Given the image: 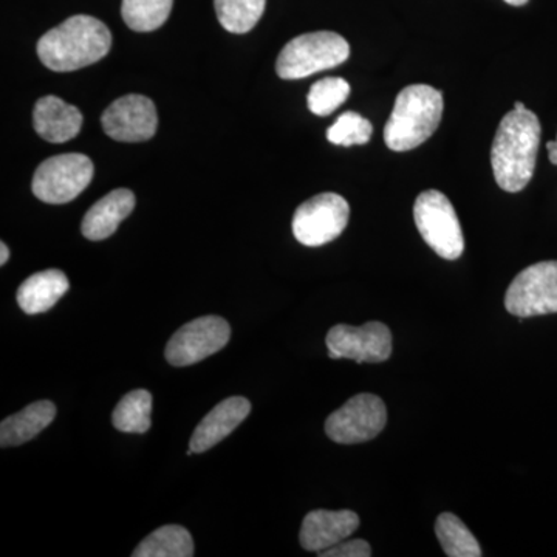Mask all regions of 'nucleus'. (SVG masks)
I'll use <instances>...</instances> for the list:
<instances>
[{
	"label": "nucleus",
	"mask_w": 557,
	"mask_h": 557,
	"mask_svg": "<svg viewBox=\"0 0 557 557\" xmlns=\"http://www.w3.org/2000/svg\"><path fill=\"white\" fill-rule=\"evenodd\" d=\"M542 127L536 113L520 101L498 124L491 148V164L497 185L507 193L525 189L536 170Z\"/></svg>",
	"instance_id": "f257e3e1"
},
{
	"label": "nucleus",
	"mask_w": 557,
	"mask_h": 557,
	"mask_svg": "<svg viewBox=\"0 0 557 557\" xmlns=\"http://www.w3.org/2000/svg\"><path fill=\"white\" fill-rule=\"evenodd\" d=\"M112 33L97 17L76 14L47 32L38 42V57L53 72H75L108 57Z\"/></svg>",
	"instance_id": "f03ea898"
},
{
	"label": "nucleus",
	"mask_w": 557,
	"mask_h": 557,
	"mask_svg": "<svg viewBox=\"0 0 557 557\" xmlns=\"http://www.w3.org/2000/svg\"><path fill=\"white\" fill-rule=\"evenodd\" d=\"M442 91L424 84L405 87L399 91L392 110L384 141L394 152H406L423 145L438 129L443 116Z\"/></svg>",
	"instance_id": "7ed1b4c3"
},
{
	"label": "nucleus",
	"mask_w": 557,
	"mask_h": 557,
	"mask_svg": "<svg viewBox=\"0 0 557 557\" xmlns=\"http://www.w3.org/2000/svg\"><path fill=\"white\" fill-rule=\"evenodd\" d=\"M350 57V46L333 32H314L289 40L278 53L276 72L282 79H302L335 69Z\"/></svg>",
	"instance_id": "20e7f679"
},
{
	"label": "nucleus",
	"mask_w": 557,
	"mask_h": 557,
	"mask_svg": "<svg viewBox=\"0 0 557 557\" xmlns=\"http://www.w3.org/2000/svg\"><path fill=\"white\" fill-rule=\"evenodd\" d=\"M413 220L421 237L440 258L456 260L463 255V231L445 194L435 189L421 193L413 205Z\"/></svg>",
	"instance_id": "39448f33"
},
{
	"label": "nucleus",
	"mask_w": 557,
	"mask_h": 557,
	"mask_svg": "<svg viewBox=\"0 0 557 557\" xmlns=\"http://www.w3.org/2000/svg\"><path fill=\"white\" fill-rule=\"evenodd\" d=\"M94 172V163L83 153L51 157L39 164L33 177L32 189L46 203H69L90 185Z\"/></svg>",
	"instance_id": "423d86ee"
},
{
	"label": "nucleus",
	"mask_w": 557,
	"mask_h": 557,
	"mask_svg": "<svg viewBox=\"0 0 557 557\" xmlns=\"http://www.w3.org/2000/svg\"><path fill=\"white\" fill-rule=\"evenodd\" d=\"M350 207L338 194L324 193L304 201L293 218V234L306 247H322L346 230Z\"/></svg>",
	"instance_id": "0eeeda50"
},
{
	"label": "nucleus",
	"mask_w": 557,
	"mask_h": 557,
	"mask_svg": "<svg viewBox=\"0 0 557 557\" xmlns=\"http://www.w3.org/2000/svg\"><path fill=\"white\" fill-rule=\"evenodd\" d=\"M505 307L520 319L557 313V260L520 271L509 285Z\"/></svg>",
	"instance_id": "6e6552de"
},
{
	"label": "nucleus",
	"mask_w": 557,
	"mask_h": 557,
	"mask_svg": "<svg viewBox=\"0 0 557 557\" xmlns=\"http://www.w3.org/2000/svg\"><path fill=\"white\" fill-rule=\"evenodd\" d=\"M386 423L387 409L383 399L372 394H359L329 416L325 434L341 445H357L375 438Z\"/></svg>",
	"instance_id": "1a4fd4ad"
},
{
	"label": "nucleus",
	"mask_w": 557,
	"mask_h": 557,
	"mask_svg": "<svg viewBox=\"0 0 557 557\" xmlns=\"http://www.w3.org/2000/svg\"><path fill=\"white\" fill-rule=\"evenodd\" d=\"M228 322L219 317H201L180 327L166 346V359L174 368L197 364L230 343Z\"/></svg>",
	"instance_id": "9d476101"
},
{
	"label": "nucleus",
	"mask_w": 557,
	"mask_h": 557,
	"mask_svg": "<svg viewBox=\"0 0 557 557\" xmlns=\"http://www.w3.org/2000/svg\"><path fill=\"white\" fill-rule=\"evenodd\" d=\"M329 357L332 359H354L362 362H384L392 355V333L386 324L368 322L361 327L339 324L330 329L327 339Z\"/></svg>",
	"instance_id": "9b49d317"
},
{
	"label": "nucleus",
	"mask_w": 557,
	"mask_h": 557,
	"mask_svg": "<svg viewBox=\"0 0 557 557\" xmlns=\"http://www.w3.org/2000/svg\"><path fill=\"white\" fill-rule=\"evenodd\" d=\"M102 131L123 143L148 141L159 126L156 104L143 95H126L113 101L101 116Z\"/></svg>",
	"instance_id": "f8f14e48"
},
{
	"label": "nucleus",
	"mask_w": 557,
	"mask_h": 557,
	"mask_svg": "<svg viewBox=\"0 0 557 557\" xmlns=\"http://www.w3.org/2000/svg\"><path fill=\"white\" fill-rule=\"evenodd\" d=\"M358 527V515L350 509H317L304 519L299 542L307 552H325L350 537Z\"/></svg>",
	"instance_id": "ddd939ff"
},
{
	"label": "nucleus",
	"mask_w": 557,
	"mask_h": 557,
	"mask_svg": "<svg viewBox=\"0 0 557 557\" xmlns=\"http://www.w3.org/2000/svg\"><path fill=\"white\" fill-rule=\"evenodd\" d=\"M251 412V403L244 397H231L219 403L194 431L190 437L189 449L194 454L207 453L214 448L222 440L228 437L231 432L239 428L242 421Z\"/></svg>",
	"instance_id": "4468645a"
},
{
	"label": "nucleus",
	"mask_w": 557,
	"mask_h": 557,
	"mask_svg": "<svg viewBox=\"0 0 557 557\" xmlns=\"http://www.w3.org/2000/svg\"><path fill=\"white\" fill-rule=\"evenodd\" d=\"M33 126L40 138L49 143H65L78 137L83 113L58 97H44L33 110Z\"/></svg>",
	"instance_id": "2eb2a0df"
},
{
	"label": "nucleus",
	"mask_w": 557,
	"mask_h": 557,
	"mask_svg": "<svg viewBox=\"0 0 557 557\" xmlns=\"http://www.w3.org/2000/svg\"><path fill=\"white\" fill-rule=\"evenodd\" d=\"M135 208V196L126 188L113 189L87 211L81 223L86 239L98 242L108 239L124 219L129 218Z\"/></svg>",
	"instance_id": "dca6fc26"
},
{
	"label": "nucleus",
	"mask_w": 557,
	"mask_h": 557,
	"mask_svg": "<svg viewBox=\"0 0 557 557\" xmlns=\"http://www.w3.org/2000/svg\"><path fill=\"white\" fill-rule=\"evenodd\" d=\"M67 276L60 270H46L32 274L17 288V304L24 313H46L57 306L58 300L69 292Z\"/></svg>",
	"instance_id": "f3484780"
},
{
	"label": "nucleus",
	"mask_w": 557,
	"mask_h": 557,
	"mask_svg": "<svg viewBox=\"0 0 557 557\" xmlns=\"http://www.w3.org/2000/svg\"><path fill=\"white\" fill-rule=\"evenodd\" d=\"M57 417V406L49 399L32 403L21 412L14 413L0 424V446L24 445L40 434Z\"/></svg>",
	"instance_id": "a211bd4d"
},
{
	"label": "nucleus",
	"mask_w": 557,
	"mask_h": 557,
	"mask_svg": "<svg viewBox=\"0 0 557 557\" xmlns=\"http://www.w3.org/2000/svg\"><path fill=\"white\" fill-rule=\"evenodd\" d=\"M134 557H190L194 556L193 536L186 528L164 525L143 539L132 553Z\"/></svg>",
	"instance_id": "6ab92c4d"
},
{
	"label": "nucleus",
	"mask_w": 557,
	"mask_h": 557,
	"mask_svg": "<svg viewBox=\"0 0 557 557\" xmlns=\"http://www.w3.org/2000/svg\"><path fill=\"white\" fill-rule=\"evenodd\" d=\"M152 395L145 388H137L121 398L113 410V426L127 434H145L150 428Z\"/></svg>",
	"instance_id": "aec40b11"
},
{
	"label": "nucleus",
	"mask_w": 557,
	"mask_h": 557,
	"mask_svg": "<svg viewBox=\"0 0 557 557\" xmlns=\"http://www.w3.org/2000/svg\"><path fill=\"white\" fill-rule=\"evenodd\" d=\"M440 545L449 557H480L483 555L478 539L457 516L443 512L435 522Z\"/></svg>",
	"instance_id": "412c9836"
},
{
	"label": "nucleus",
	"mask_w": 557,
	"mask_h": 557,
	"mask_svg": "<svg viewBox=\"0 0 557 557\" xmlns=\"http://www.w3.org/2000/svg\"><path fill=\"white\" fill-rule=\"evenodd\" d=\"M267 0H214L222 27L234 35H244L256 27L265 11Z\"/></svg>",
	"instance_id": "4be33fe9"
},
{
	"label": "nucleus",
	"mask_w": 557,
	"mask_h": 557,
	"mask_svg": "<svg viewBox=\"0 0 557 557\" xmlns=\"http://www.w3.org/2000/svg\"><path fill=\"white\" fill-rule=\"evenodd\" d=\"M172 3L174 0H123L121 16L131 30H159L170 20Z\"/></svg>",
	"instance_id": "5701e85b"
},
{
	"label": "nucleus",
	"mask_w": 557,
	"mask_h": 557,
	"mask_svg": "<svg viewBox=\"0 0 557 557\" xmlns=\"http://www.w3.org/2000/svg\"><path fill=\"white\" fill-rule=\"evenodd\" d=\"M350 86L346 79L324 78L314 83L307 97L310 112L318 116H327L346 102Z\"/></svg>",
	"instance_id": "b1692460"
},
{
	"label": "nucleus",
	"mask_w": 557,
	"mask_h": 557,
	"mask_svg": "<svg viewBox=\"0 0 557 557\" xmlns=\"http://www.w3.org/2000/svg\"><path fill=\"white\" fill-rule=\"evenodd\" d=\"M373 127L369 120L362 119L359 113L346 112L336 120L332 127H329L327 138L336 146L366 145L372 137Z\"/></svg>",
	"instance_id": "393cba45"
},
{
	"label": "nucleus",
	"mask_w": 557,
	"mask_h": 557,
	"mask_svg": "<svg viewBox=\"0 0 557 557\" xmlns=\"http://www.w3.org/2000/svg\"><path fill=\"white\" fill-rule=\"evenodd\" d=\"M318 555L321 557H370L372 548L362 539H354V541L339 542L335 547L318 553Z\"/></svg>",
	"instance_id": "a878e982"
},
{
	"label": "nucleus",
	"mask_w": 557,
	"mask_h": 557,
	"mask_svg": "<svg viewBox=\"0 0 557 557\" xmlns=\"http://www.w3.org/2000/svg\"><path fill=\"white\" fill-rule=\"evenodd\" d=\"M548 159L553 164H557V138L555 141L547 143Z\"/></svg>",
	"instance_id": "bb28decb"
},
{
	"label": "nucleus",
	"mask_w": 557,
	"mask_h": 557,
	"mask_svg": "<svg viewBox=\"0 0 557 557\" xmlns=\"http://www.w3.org/2000/svg\"><path fill=\"white\" fill-rule=\"evenodd\" d=\"M10 259V249L5 244H0V265H5L7 260Z\"/></svg>",
	"instance_id": "cd10ccee"
},
{
	"label": "nucleus",
	"mask_w": 557,
	"mask_h": 557,
	"mask_svg": "<svg viewBox=\"0 0 557 557\" xmlns=\"http://www.w3.org/2000/svg\"><path fill=\"white\" fill-rule=\"evenodd\" d=\"M505 2H507L508 5L522 7L525 5V3H528V0H505Z\"/></svg>",
	"instance_id": "c85d7f7f"
}]
</instances>
